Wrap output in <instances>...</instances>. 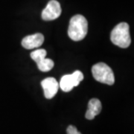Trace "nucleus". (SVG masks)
<instances>
[{
	"label": "nucleus",
	"instance_id": "1a4fd4ad",
	"mask_svg": "<svg viewBox=\"0 0 134 134\" xmlns=\"http://www.w3.org/2000/svg\"><path fill=\"white\" fill-rule=\"evenodd\" d=\"M59 86L63 92L71 91L72 89L75 87V83L73 81L72 75H63L60 79V81L59 83Z\"/></svg>",
	"mask_w": 134,
	"mask_h": 134
},
{
	"label": "nucleus",
	"instance_id": "20e7f679",
	"mask_svg": "<svg viewBox=\"0 0 134 134\" xmlns=\"http://www.w3.org/2000/svg\"><path fill=\"white\" fill-rule=\"evenodd\" d=\"M46 51L45 49H37L31 53V58L36 62L38 69L43 72L50 71L54 66V63L51 59L46 58Z\"/></svg>",
	"mask_w": 134,
	"mask_h": 134
},
{
	"label": "nucleus",
	"instance_id": "9b49d317",
	"mask_svg": "<svg viewBox=\"0 0 134 134\" xmlns=\"http://www.w3.org/2000/svg\"><path fill=\"white\" fill-rule=\"evenodd\" d=\"M67 134H81V132H79L77 129L73 125H69L66 130Z\"/></svg>",
	"mask_w": 134,
	"mask_h": 134
},
{
	"label": "nucleus",
	"instance_id": "0eeeda50",
	"mask_svg": "<svg viewBox=\"0 0 134 134\" xmlns=\"http://www.w3.org/2000/svg\"><path fill=\"white\" fill-rule=\"evenodd\" d=\"M44 36L42 34L37 33L26 36L22 40V46L26 49L38 48L43 45Z\"/></svg>",
	"mask_w": 134,
	"mask_h": 134
},
{
	"label": "nucleus",
	"instance_id": "f257e3e1",
	"mask_svg": "<svg viewBox=\"0 0 134 134\" xmlns=\"http://www.w3.org/2000/svg\"><path fill=\"white\" fill-rule=\"evenodd\" d=\"M88 31V23L82 15L77 14L71 18L68 29L69 38L74 41H80L85 38Z\"/></svg>",
	"mask_w": 134,
	"mask_h": 134
},
{
	"label": "nucleus",
	"instance_id": "7ed1b4c3",
	"mask_svg": "<svg viewBox=\"0 0 134 134\" xmlns=\"http://www.w3.org/2000/svg\"><path fill=\"white\" fill-rule=\"evenodd\" d=\"M92 73L97 81L113 85L115 83V76L113 71L104 63H98L92 68Z\"/></svg>",
	"mask_w": 134,
	"mask_h": 134
},
{
	"label": "nucleus",
	"instance_id": "9d476101",
	"mask_svg": "<svg viewBox=\"0 0 134 134\" xmlns=\"http://www.w3.org/2000/svg\"><path fill=\"white\" fill-rule=\"evenodd\" d=\"M72 77L75 83V86H77L79 85L80 82L83 80V75L81 71L77 70L72 74Z\"/></svg>",
	"mask_w": 134,
	"mask_h": 134
},
{
	"label": "nucleus",
	"instance_id": "39448f33",
	"mask_svg": "<svg viewBox=\"0 0 134 134\" xmlns=\"http://www.w3.org/2000/svg\"><path fill=\"white\" fill-rule=\"evenodd\" d=\"M61 7L56 0H51L42 12L41 16L45 21H51L58 19L61 14Z\"/></svg>",
	"mask_w": 134,
	"mask_h": 134
},
{
	"label": "nucleus",
	"instance_id": "423d86ee",
	"mask_svg": "<svg viewBox=\"0 0 134 134\" xmlns=\"http://www.w3.org/2000/svg\"><path fill=\"white\" fill-rule=\"evenodd\" d=\"M41 86L44 90V96L47 99H52L57 94L59 83L54 77H47L41 81Z\"/></svg>",
	"mask_w": 134,
	"mask_h": 134
},
{
	"label": "nucleus",
	"instance_id": "f03ea898",
	"mask_svg": "<svg viewBox=\"0 0 134 134\" xmlns=\"http://www.w3.org/2000/svg\"><path fill=\"white\" fill-rule=\"evenodd\" d=\"M110 40L114 45L120 48L129 47L131 43L129 25L127 23H121L117 25L111 32Z\"/></svg>",
	"mask_w": 134,
	"mask_h": 134
},
{
	"label": "nucleus",
	"instance_id": "6e6552de",
	"mask_svg": "<svg viewBox=\"0 0 134 134\" xmlns=\"http://www.w3.org/2000/svg\"><path fill=\"white\" fill-rule=\"evenodd\" d=\"M102 105L100 101L98 98H92L89 101L88 109L86 110V119L92 120L96 115H98L101 111Z\"/></svg>",
	"mask_w": 134,
	"mask_h": 134
}]
</instances>
